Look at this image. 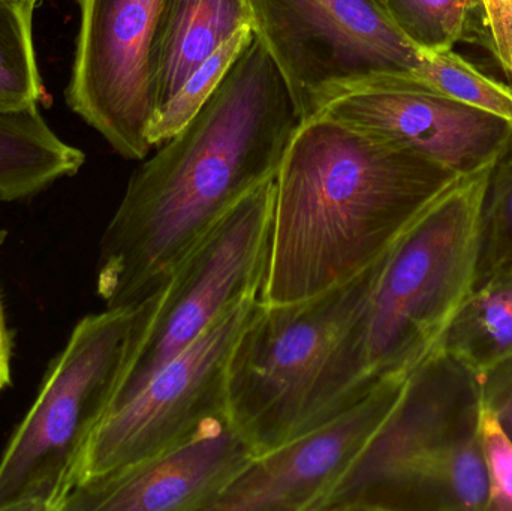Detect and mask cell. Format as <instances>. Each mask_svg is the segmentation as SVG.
Listing matches in <instances>:
<instances>
[{
	"mask_svg": "<svg viewBox=\"0 0 512 511\" xmlns=\"http://www.w3.org/2000/svg\"><path fill=\"white\" fill-rule=\"evenodd\" d=\"M258 303L259 297L246 299L225 312L137 393L107 411L87 447L77 485L158 455L228 416L231 354Z\"/></svg>",
	"mask_w": 512,
	"mask_h": 511,
	"instance_id": "obj_9",
	"label": "cell"
},
{
	"mask_svg": "<svg viewBox=\"0 0 512 511\" xmlns=\"http://www.w3.org/2000/svg\"><path fill=\"white\" fill-rule=\"evenodd\" d=\"M379 261L300 302L265 305L259 299L227 378L228 419L256 456L336 416L384 378L372 374L367 348Z\"/></svg>",
	"mask_w": 512,
	"mask_h": 511,
	"instance_id": "obj_3",
	"label": "cell"
},
{
	"mask_svg": "<svg viewBox=\"0 0 512 511\" xmlns=\"http://www.w3.org/2000/svg\"><path fill=\"white\" fill-rule=\"evenodd\" d=\"M438 350L477 375L512 360V275L472 288Z\"/></svg>",
	"mask_w": 512,
	"mask_h": 511,
	"instance_id": "obj_16",
	"label": "cell"
},
{
	"mask_svg": "<svg viewBox=\"0 0 512 511\" xmlns=\"http://www.w3.org/2000/svg\"><path fill=\"white\" fill-rule=\"evenodd\" d=\"M481 440L489 474L487 511H512V444L487 411L481 422Z\"/></svg>",
	"mask_w": 512,
	"mask_h": 511,
	"instance_id": "obj_23",
	"label": "cell"
},
{
	"mask_svg": "<svg viewBox=\"0 0 512 511\" xmlns=\"http://www.w3.org/2000/svg\"><path fill=\"white\" fill-rule=\"evenodd\" d=\"M495 161L460 176L379 261L367 332L376 378L432 356L474 288L478 219Z\"/></svg>",
	"mask_w": 512,
	"mask_h": 511,
	"instance_id": "obj_6",
	"label": "cell"
},
{
	"mask_svg": "<svg viewBox=\"0 0 512 511\" xmlns=\"http://www.w3.org/2000/svg\"><path fill=\"white\" fill-rule=\"evenodd\" d=\"M420 54L415 78L427 92L512 123L511 86L484 74L454 50Z\"/></svg>",
	"mask_w": 512,
	"mask_h": 511,
	"instance_id": "obj_18",
	"label": "cell"
},
{
	"mask_svg": "<svg viewBox=\"0 0 512 511\" xmlns=\"http://www.w3.org/2000/svg\"><path fill=\"white\" fill-rule=\"evenodd\" d=\"M480 377L436 350L325 511H487Z\"/></svg>",
	"mask_w": 512,
	"mask_h": 511,
	"instance_id": "obj_4",
	"label": "cell"
},
{
	"mask_svg": "<svg viewBox=\"0 0 512 511\" xmlns=\"http://www.w3.org/2000/svg\"><path fill=\"white\" fill-rule=\"evenodd\" d=\"M399 32L420 53L454 50L465 41L463 0H381Z\"/></svg>",
	"mask_w": 512,
	"mask_h": 511,
	"instance_id": "obj_21",
	"label": "cell"
},
{
	"mask_svg": "<svg viewBox=\"0 0 512 511\" xmlns=\"http://www.w3.org/2000/svg\"><path fill=\"white\" fill-rule=\"evenodd\" d=\"M80 27L66 105L128 161L149 156L155 42L167 0H75Z\"/></svg>",
	"mask_w": 512,
	"mask_h": 511,
	"instance_id": "obj_10",
	"label": "cell"
},
{
	"mask_svg": "<svg viewBox=\"0 0 512 511\" xmlns=\"http://www.w3.org/2000/svg\"><path fill=\"white\" fill-rule=\"evenodd\" d=\"M255 458L225 416L158 455L83 480L60 511H212Z\"/></svg>",
	"mask_w": 512,
	"mask_h": 511,
	"instance_id": "obj_12",
	"label": "cell"
},
{
	"mask_svg": "<svg viewBox=\"0 0 512 511\" xmlns=\"http://www.w3.org/2000/svg\"><path fill=\"white\" fill-rule=\"evenodd\" d=\"M6 239V231H0V246ZM12 341L6 326L3 312L2 297H0V392L11 386L12 381Z\"/></svg>",
	"mask_w": 512,
	"mask_h": 511,
	"instance_id": "obj_25",
	"label": "cell"
},
{
	"mask_svg": "<svg viewBox=\"0 0 512 511\" xmlns=\"http://www.w3.org/2000/svg\"><path fill=\"white\" fill-rule=\"evenodd\" d=\"M274 194V179L259 185L177 264L152 299L110 408L137 393L225 312L261 296Z\"/></svg>",
	"mask_w": 512,
	"mask_h": 511,
	"instance_id": "obj_8",
	"label": "cell"
},
{
	"mask_svg": "<svg viewBox=\"0 0 512 511\" xmlns=\"http://www.w3.org/2000/svg\"><path fill=\"white\" fill-rule=\"evenodd\" d=\"M245 27H251L248 0H167L155 42L156 114L207 57Z\"/></svg>",
	"mask_w": 512,
	"mask_h": 511,
	"instance_id": "obj_14",
	"label": "cell"
},
{
	"mask_svg": "<svg viewBox=\"0 0 512 511\" xmlns=\"http://www.w3.org/2000/svg\"><path fill=\"white\" fill-rule=\"evenodd\" d=\"M484 411L501 426L512 444V360L478 375Z\"/></svg>",
	"mask_w": 512,
	"mask_h": 511,
	"instance_id": "obj_24",
	"label": "cell"
},
{
	"mask_svg": "<svg viewBox=\"0 0 512 511\" xmlns=\"http://www.w3.org/2000/svg\"><path fill=\"white\" fill-rule=\"evenodd\" d=\"M36 5L0 0V113L32 110L47 98L33 45Z\"/></svg>",
	"mask_w": 512,
	"mask_h": 511,
	"instance_id": "obj_17",
	"label": "cell"
},
{
	"mask_svg": "<svg viewBox=\"0 0 512 511\" xmlns=\"http://www.w3.org/2000/svg\"><path fill=\"white\" fill-rule=\"evenodd\" d=\"M409 372L387 375L336 416L256 456L212 511H325L393 413Z\"/></svg>",
	"mask_w": 512,
	"mask_h": 511,
	"instance_id": "obj_11",
	"label": "cell"
},
{
	"mask_svg": "<svg viewBox=\"0 0 512 511\" xmlns=\"http://www.w3.org/2000/svg\"><path fill=\"white\" fill-rule=\"evenodd\" d=\"M465 41L489 51L512 87V0H463Z\"/></svg>",
	"mask_w": 512,
	"mask_h": 511,
	"instance_id": "obj_22",
	"label": "cell"
},
{
	"mask_svg": "<svg viewBox=\"0 0 512 511\" xmlns=\"http://www.w3.org/2000/svg\"><path fill=\"white\" fill-rule=\"evenodd\" d=\"M86 155L60 140L38 108L0 113V201L30 200L81 170Z\"/></svg>",
	"mask_w": 512,
	"mask_h": 511,
	"instance_id": "obj_15",
	"label": "cell"
},
{
	"mask_svg": "<svg viewBox=\"0 0 512 511\" xmlns=\"http://www.w3.org/2000/svg\"><path fill=\"white\" fill-rule=\"evenodd\" d=\"M459 174L369 129L301 122L274 186L265 305L300 302L378 263Z\"/></svg>",
	"mask_w": 512,
	"mask_h": 511,
	"instance_id": "obj_2",
	"label": "cell"
},
{
	"mask_svg": "<svg viewBox=\"0 0 512 511\" xmlns=\"http://www.w3.org/2000/svg\"><path fill=\"white\" fill-rule=\"evenodd\" d=\"M152 299L81 318L0 456V511H60L113 401Z\"/></svg>",
	"mask_w": 512,
	"mask_h": 511,
	"instance_id": "obj_5",
	"label": "cell"
},
{
	"mask_svg": "<svg viewBox=\"0 0 512 511\" xmlns=\"http://www.w3.org/2000/svg\"><path fill=\"white\" fill-rule=\"evenodd\" d=\"M300 116L255 38L204 107L143 159L96 263L105 309L153 299L177 264L246 195L276 179Z\"/></svg>",
	"mask_w": 512,
	"mask_h": 511,
	"instance_id": "obj_1",
	"label": "cell"
},
{
	"mask_svg": "<svg viewBox=\"0 0 512 511\" xmlns=\"http://www.w3.org/2000/svg\"><path fill=\"white\" fill-rule=\"evenodd\" d=\"M319 114L391 138L459 176L495 161L512 135L507 120L433 95L418 81L358 90Z\"/></svg>",
	"mask_w": 512,
	"mask_h": 511,
	"instance_id": "obj_13",
	"label": "cell"
},
{
	"mask_svg": "<svg viewBox=\"0 0 512 511\" xmlns=\"http://www.w3.org/2000/svg\"><path fill=\"white\" fill-rule=\"evenodd\" d=\"M21 2H35V3H39V2H41V0H21Z\"/></svg>",
	"mask_w": 512,
	"mask_h": 511,
	"instance_id": "obj_26",
	"label": "cell"
},
{
	"mask_svg": "<svg viewBox=\"0 0 512 511\" xmlns=\"http://www.w3.org/2000/svg\"><path fill=\"white\" fill-rule=\"evenodd\" d=\"M512 275V135L489 174L478 219L474 288Z\"/></svg>",
	"mask_w": 512,
	"mask_h": 511,
	"instance_id": "obj_19",
	"label": "cell"
},
{
	"mask_svg": "<svg viewBox=\"0 0 512 511\" xmlns=\"http://www.w3.org/2000/svg\"><path fill=\"white\" fill-rule=\"evenodd\" d=\"M251 29L301 122L358 90L417 80L421 54L381 0H248Z\"/></svg>",
	"mask_w": 512,
	"mask_h": 511,
	"instance_id": "obj_7",
	"label": "cell"
},
{
	"mask_svg": "<svg viewBox=\"0 0 512 511\" xmlns=\"http://www.w3.org/2000/svg\"><path fill=\"white\" fill-rule=\"evenodd\" d=\"M252 41L254 32L251 27L239 30L189 75L179 92L153 119L149 129L150 146H161L191 122Z\"/></svg>",
	"mask_w": 512,
	"mask_h": 511,
	"instance_id": "obj_20",
	"label": "cell"
}]
</instances>
